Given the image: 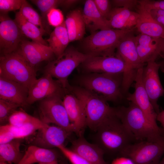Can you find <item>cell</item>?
I'll return each instance as SVG.
<instances>
[{"instance_id": "48", "label": "cell", "mask_w": 164, "mask_h": 164, "mask_svg": "<svg viewBox=\"0 0 164 164\" xmlns=\"http://www.w3.org/2000/svg\"><path fill=\"white\" fill-rule=\"evenodd\" d=\"M159 164H164V157L160 161Z\"/></svg>"}, {"instance_id": "8", "label": "cell", "mask_w": 164, "mask_h": 164, "mask_svg": "<svg viewBox=\"0 0 164 164\" xmlns=\"http://www.w3.org/2000/svg\"><path fill=\"white\" fill-rule=\"evenodd\" d=\"M91 56L74 47H68L59 56L48 62L44 67V74H49L56 78L66 88L69 84L67 80L69 76Z\"/></svg>"}, {"instance_id": "14", "label": "cell", "mask_w": 164, "mask_h": 164, "mask_svg": "<svg viewBox=\"0 0 164 164\" xmlns=\"http://www.w3.org/2000/svg\"><path fill=\"white\" fill-rule=\"evenodd\" d=\"M143 67L138 69L135 80V91L128 94L126 99L136 105L143 112L148 119L154 125L156 122L157 114L155 111L144 87L142 81Z\"/></svg>"}, {"instance_id": "46", "label": "cell", "mask_w": 164, "mask_h": 164, "mask_svg": "<svg viewBox=\"0 0 164 164\" xmlns=\"http://www.w3.org/2000/svg\"><path fill=\"white\" fill-rule=\"evenodd\" d=\"M79 1L78 0H63V2L61 5H63L65 7L70 6Z\"/></svg>"}, {"instance_id": "1", "label": "cell", "mask_w": 164, "mask_h": 164, "mask_svg": "<svg viewBox=\"0 0 164 164\" xmlns=\"http://www.w3.org/2000/svg\"><path fill=\"white\" fill-rule=\"evenodd\" d=\"M94 137L95 144L104 153L119 154L136 141L134 136L123 124L116 113L105 120L98 127Z\"/></svg>"}, {"instance_id": "32", "label": "cell", "mask_w": 164, "mask_h": 164, "mask_svg": "<svg viewBox=\"0 0 164 164\" xmlns=\"http://www.w3.org/2000/svg\"><path fill=\"white\" fill-rule=\"evenodd\" d=\"M19 12L27 21L46 32L44 29L41 16L26 1L24 0Z\"/></svg>"}, {"instance_id": "10", "label": "cell", "mask_w": 164, "mask_h": 164, "mask_svg": "<svg viewBox=\"0 0 164 164\" xmlns=\"http://www.w3.org/2000/svg\"><path fill=\"white\" fill-rule=\"evenodd\" d=\"M164 153V138L155 142L147 141L132 143L120 154L130 159L135 164H159Z\"/></svg>"}, {"instance_id": "23", "label": "cell", "mask_w": 164, "mask_h": 164, "mask_svg": "<svg viewBox=\"0 0 164 164\" xmlns=\"http://www.w3.org/2000/svg\"><path fill=\"white\" fill-rule=\"evenodd\" d=\"M82 13L86 28L91 33L112 29L109 20L100 13L93 0L85 2Z\"/></svg>"}, {"instance_id": "5", "label": "cell", "mask_w": 164, "mask_h": 164, "mask_svg": "<svg viewBox=\"0 0 164 164\" xmlns=\"http://www.w3.org/2000/svg\"><path fill=\"white\" fill-rule=\"evenodd\" d=\"M123 74L90 73L80 80L82 87L107 101L116 102L123 97Z\"/></svg>"}, {"instance_id": "16", "label": "cell", "mask_w": 164, "mask_h": 164, "mask_svg": "<svg viewBox=\"0 0 164 164\" xmlns=\"http://www.w3.org/2000/svg\"><path fill=\"white\" fill-rule=\"evenodd\" d=\"M71 133L57 125H49L38 130L31 141L32 145L51 149L64 145Z\"/></svg>"}, {"instance_id": "20", "label": "cell", "mask_w": 164, "mask_h": 164, "mask_svg": "<svg viewBox=\"0 0 164 164\" xmlns=\"http://www.w3.org/2000/svg\"><path fill=\"white\" fill-rule=\"evenodd\" d=\"M28 90L20 84L0 76V99L25 107L28 105Z\"/></svg>"}, {"instance_id": "50", "label": "cell", "mask_w": 164, "mask_h": 164, "mask_svg": "<svg viewBox=\"0 0 164 164\" xmlns=\"http://www.w3.org/2000/svg\"><path fill=\"white\" fill-rule=\"evenodd\" d=\"M61 164H68L66 163H65L64 162H62L61 163Z\"/></svg>"}, {"instance_id": "49", "label": "cell", "mask_w": 164, "mask_h": 164, "mask_svg": "<svg viewBox=\"0 0 164 164\" xmlns=\"http://www.w3.org/2000/svg\"><path fill=\"white\" fill-rule=\"evenodd\" d=\"M0 164H7V163L5 162L0 161Z\"/></svg>"}, {"instance_id": "24", "label": "cell", "mask_w": 164, "mask_h": 164, "mask_svg": "<svg viewBox=\"0 0 164 164\" xmlns=\"http://www.w3.org/2000/svg\"><path fill=\"white\" fill-rule=\"evenodd\" d=\"M139 14L137 12L122 7L112 9L108 20L112 29H131L135 27Z\"/></svg>"}, {"instance_id": "35", "label": "cell", "mask_w": 164, "mask_h": 164, "mask_svg": "<svg viewBox=\"0 0 164 164\" xmlns=\"http://www.w3.org/2000/svg\"><path fill=\"white\" fill-rule=\"evenodd\" d=\"M47 19L49 25L55 28L61 25L65 21L62 11L56 8L50 10L47 15Z\"/></svg>"}, {"instance_id": "30", "label": "cell", "mask_w": 164, "mask_h": 164, "mask_svg": "<svg viewBox=\"0 0 164 164\" xmlns=\"http://www.w3.org/2000/svg\"><path fill=\"white\" fill-rule=\"evenodd\" d=\"M42 121L29 123L19 126H14L9 124L3 125L12 134L15 139H22L31 135L39 129L48 126Z\"/></svg>"}, {"instance_id": "37", "label": "cell", "mask_w": 164, "mask_h": 164, "mask_svg": "<svg viewBox=\"0 0 164 164\" xmlns=\"http://www.w3.org/2000/svg\"><path fill=\"white\" fill-rule=\"evenodd\" d=\"M57 148L72 164H90L83 158L70 149L66 148L64 145L60 146Z\"/></svg>"}, {"instance_id": "6", "label": "cell", "mask_w": 164, "mask_h": 164, "mask_svg": "<svg viewBox=\"0 0 164 164\" xmlns=\"http://www.w3.org/2000/svg\"><path fill=\"white\" fill-rule=\"evenodd\" d=\"M35 67H32L16 51L0 57V76L15 81L28 89L37 78Z\"/></svg>"}, {"instance_id": "17", "label": "cell", "mask_w": 164, "mask_h": 164, "mask_svg": "<svg viewBox=\"0 0 164 164\" xmlns=\"http://www.w3.org/2000/svg\"><path fill=\"white\" fill-rule=\"evenodd\" d=\"M17 51L33 67L42 61L54 59L55 55L49 46L24 39Z\"/></svg>"}, {"instance_id": "39", "label": "cell", "mask_w": 164, "mask_h": 164, "mask_svg": "<svg viewBox=\"0 0 164 164\" xmlns=\"http://www.w3.org/2000/svg\"><path fill=\"white\" fill-rule=\"evenodd\" d=\"M139 3L149 11L155 9H160L164 10V0H139Z\"/></svg>"}, {"instance_id": "19", "label": "cell", "mask_w": 164, "mask_h": 164, "mask_svg": "<svg viewBox=\"0 0 164 164\" xmlns=\"http://www.w3.org/2000/svg\"><path fill=\"white\" fill-rule=\"evenodd\" d=\"M82 133L72 142L71 150L77 154L90 164H108L104 159V151L95 143H91L84 138Z\"/></svg>"}, {"instance_id": "28", "label": "cell", "mask_w": 164, "mask_h": 164, "mask_svg": "<svg viewBox=\"0 0 164 164\" xmlns=\"http://www.w3.org/2000/svg\"><path fill=\"white\" fill-rule=\"evenodd\" d=\"M14 20L24 36L33 42L49 46L46 40L43 37V34L46 32V31L27 21L19 12L16 13Z\"/></svg>"}, {"instance_id": "40", "label": "cell", "mask_w": 164, "mask_h": 164, "mask_svg": "<svg viewBox=\"0 0 164 164\" xmlns=\"http://www.w3.org/2000/svg\"><path fill=\"white\" fill-rule=\"evenodd\" d=\"M115 7L125 8L131 10L138 4V0H114L111 1Z\"/></svg>"}, {"instance_id": "27", "label": "cell", "mask_w": 164, "mask_h": 164, "mask_svg": "<svg viewBox=\"0 0 164 164\" xmlns=\"http://www.w3.org/2000/svg\"><path fill=\"white\" fill-rule=\"evenodd\" d=\"M46 40L56 58L64 52L70 42L65 21L61 25L55 28Z\"/></svg>"}, {"instance_id": "31", "label": "cell", "mask_w": 164, "mask_h": 164, "mask_svg": "<svg viewBox=\"0 0 164 164\" xmlns=\"http://www.w3.org/2000/svg\"><path fill=\"white\" fill-rule=\"evenodd\" d=\"M31 1L37 6L40 11L44 29L48 33L50 28L47 24L48 23L47 15L52 9L61 5L63 0H33Z\"/></svg>"}, {"instance_id": "33", "label": "cell", "mask_w": 164, "mask_h": 164, "mask_svg": "<svg viewBox=\"0 0 164 164\" xmlns=\"http://www.w3.org/2000/svg\"><path fill=\"white\" fill-rule=\"evenodd\" d=\"M42 121L40 119L29 115L23 110L17 109L10 115L8 120L9 124L14 126Z\"/></svg>"}, {"instance_id": "26", "label": "cell", "mask_w": 164, "mask_h": 164, "mask_svg": "<svg viewBox=\"0 0 164 164\" xmlns=\"http://www.w3.org/2000/svg\"><path fill=\"white\" fill-rule=\"evenodd\" d=\"M65 22L70 42L83 38L86 26L82 12L79 9L70 11L67 15Z\"/></svg>"}, {"instance_id": "9", "label": "cell", "mask_w": 164, "mask_h": 164, "mask_svg": "<svg viewBox=\"0 0 164 164\" xmlns=\"http://www.w3.org/2000/svg\"><path fill=\"white\" fill-rule=\"evenodd\" d=\"M63 99L61 96H54L39 101L40 119L46 124H54L69 132H74V125L70 122Z\"/></svg>"}, {"instance_id": "41", "label": "cell", "mask_w": 164, "mask_h": 164, "mask_svg": "<svg viewBox=\"0 0 164 164\" xmlns=\"http://www.w3.org/2000/svg\"><path fill=\"white\" fill-rule=\"evenodd\" d=\"M15 139L12 133L4 125L0 127V144L8 143Z\"/></svg>"}, {"instance_id": "34", "label": "cell", "mask_w": 164, "mask_h": 164, "mask_svg": "<svg viewBox=\"0 0 164 164\" xmlns=\"http://www.w3.org/2000/svg\"><path fill=\"white\" fill-rule=\"evenodd\" d=\"M20 105L9 101L0 99V122L3 124L8 122L10 115L19 107Z\"/></svg>"}, {"instance_id": "38", "label": "cell", "mask_w": 164, "mask_h": 164, "mask_svg": "<svg viewBox=\"0 0 164 164\" xmlns=\"http://www.w3.org/2000/svg\"><path fill=\"white\" fill-rule=\"evenodd\" d=\"M94 4L100 13L108 20L112 9L110 2L108 0H93Z\"/></svg>"}, {"instance_id": "2", "label": "cell", "mask_w": 164, "mask_h": 164, "mask_svg": "<svg viewBox=\"0 0 164 164\" xmlns=\"http://www.w3.org/2000/svg\"><path fill=\"white\" fill-rule=\"evenodd\" d=\"M117 114L136 141L155 142L164 138V129L153 125L133 103L130 102L128 107H117Z\"/></svg>"}, {"instance_id": "18", "label": "cell", "mask_w": 164, "mask_h": 164, "mask_svg": "<svg viewBox=\"0 0 164 164\" xmlns=\"http://www.w3.org/2000/svg\"><path fill=\"white\" fill-rule=\"evenodd\" d=\"M63 101L70 122L74 125V132L79 136L86 126L83 106L80 100L67 89Z\"/></svg>"}, {"instance_id": "47", "label": "cell", "mask_w": 164, "mask_h": 164, "mask_svg": "<svg viewBox=\"0 0 164 164\" xmlns=\"http://www.w3.org/2000/svg\"><path fill=\"white\" fill-rule=\"evenodd\" d=\"M37 164H59L58 161H56L42 163H38Z\"/></svg>"}, {"instance_id": "12", "label": "cell", "mask_w": 164, "mask_h": 164, "mask_svg": "<svg viewBox=\"0 0 164 164\" xmlns=\"http://www.w3.org/2000/svg\"><path fill=\"white\" fill-rule=\"evenodd\" d=\"M66 88L57 80H54L50 75L36 79L29 88L27 103L29 104L54 96L63 97Z\"/></svg>"}, {"instance_id": "13", "label": "cell", "mask_w": 164, "mask_h": 164, "mask_svg": "<svg viewBox=\"0 0 164 164\" xmlns=\"http://www.w3.org/2000/svg\"><path fill=\"white\" fill-rule=\"evenodd\" d=\"M161 64L155 61L147 63L143 67L142 81L144 88L155 111L158 114L160 111L157 103L159 98L164 94V88L161 83L159 70Z\"/></svg>"}, {"instance_id": "42", "label": "cell", "mask_w": 164, "mask_h": 164, "mask_svg": "<svg viewBox=\"0 0 164 164\" xmlns=\"http://www.w3.org/2000/svg\"><path fill=\"white\" fill-rule=\"evenodd\" d=\"M153 18L158 23L164 27V10L155 9L150 11Z\"/></svg>"}, {"instance_id": "29", "label": "cell", "mask_w": 164, "mask_h": 164, "mask_svg": "<svg viewBox=\"0 0 164 164\" xmlns=\"http://www.w3.org/2000/svg\"><path fill=\"white\" fill-rule=\"evenodd\" d=\"M21 139H16L0 144V161L7 164H19L24 154L20 150Z\"/></svg>"}, {"instance_id": "44", "label": "cell", "mask_w": 164, "mask_h": 164, "mask_svg": "<svg viewBox=\"0 0 164 164\" xmlns=\"http://www.w3.org/2000/svg\"><path fill=\"white\" fill-rule=\"evenodd\" d=\"M158 46L160 56L164 58V38L158 39Z\"/></svg>"}, {"instance_id": "4", "label": "cell", "mask_w": 164, "mask_h": 164, "mask_svg": "<svg viewBox=\"0 0 164 164\" xmlns=\"http://www.w3.org/2000/svg\"><path fill=\"white\" fill-rule=\"evenodd\" d=\"M135 28L110 29L92 32L82 41L83 53L91 56H115V50L119 42L126 35L133 32Z\"/></svg>"}, {"instance_id": "36", "label": "cell", "mask_w": 164, "mask_h": 164, "mask_svg": "<svg viewBox=\"0 0 164 164\" xmlns=\"http://www.w3.org/2000/svg\"><path fill=\"white\" fill-rule=\"evenodd\" d=\"M25 0H0V13L8 14L21 8Z\"/></svg>"}, {"instance_id": "22", "label": "cell", "mask_w": 164, "mask_h": 164, "mask_svg": "<svg viewBox=\"0 0 164 164\" xmlns=\"http://www.w3.org/2000/svg\"><path fill=\"white\" fill-rule=\"evenodd\" d=\"M134 40L138 54L143 63L155 61L160 56L158 39L140 33L135 36Z\"/></svg>"}, {"instance_id": "43", "label": "cell", "mask_w": 164, "mask_h": 164, "mask_svg": "<svg viewBox=\"0 0 164 164\" xmlns=\"http://www.w3.org/2000/svg\"><path fill=\"white\" fill-rule=\"evenodd\" d=\"M111 164H135L128 158L121 156L114 159Z\"/></svg>"}, {"instance_id": "11", "label": "cell", "mask_w": 164, "mask_h": 164, "mask_svg": "<svg viewBox=\"0 0 164 164\" xmlns=\"http://www.w3.org/2000/svg\"><path fill=\"white\" fill-rule=\"evenodd\" d=\"M24 36L14 19L8 14L0 13V56L16 51Z\"/></svg>"}, {"instance_id": "25", "label": "cell", "mask_w": 164, "mask_h": 164, "mask_svg": "<svg viewBox=\"0 0 164 164\" xmlns=\"http://www.w3.org/2000/svg\"><path fill=\"white\" fill-rule=\"evenodd\" d=\"M59 155L52 149H46L31 145L26 151L19 164H34L58 161Z\"/></svg>"}, {"instance_id": "15", "label": "cell", "mask_w": 164, "mask_h": 164, "mask_svg": "<svg viewBox=\"0 0 164 164\" xmlns=\"http://www.w3.org/2000/svg\"><path fill=\"white\" fill-rule=\"evenodd\" d=\"M81 64L90 73L123 74L125 68L123 60L115 56H91Z\"/></svg>"}, {"instance_id": "21", "label": "cell", "mask_w": 164, "mask_h": 164, "mask_svg": "<svg viewBox=\"0 0 164 164\" xmlns=\"http://www.w3.org/2000/svg\"><path fill=\"white\" fill-rule=\"evenodd\" d=\"M137 9L139 17L135 27L140 33L157 39L164 38V27L153 18L150 12L139 2Z\"/></svg>"}, {"instance_id": "7", "label": "cell", "mask_w": 164, "mask_h": 164, "mask_svg": "<svg viewBox=\"0 0 164 164\" xmlns=\"http://www.w3.org/2000/svg\"><path fill=\"white\" fill-rule=\"evenodd\" d=\"M133 32L124 36L119 43L115 56L123 60L125 66L123 73L121 90L123 93H128L135 79L138 69L144 67L137 51Z\"/></svg>"}, {"instance_id": "3", "label": "cell", "mask_w": 164, "mask_h": 164, "mask_svg": "<svg viewBox=\"0 0 164 164\" xmlns=\"http://www.w3.org/2000/svg\"><path fill=\"white\" fill-rule=\"evenodd\" d=\"M68 89L81 101L84 109L85 126L96 132L107 119L115 114L116 108L110 106L105 100L82 87L70 85Z\"/></svg>"}, {"instance_id": "45", "label": "cell", "mask_w": 164, "mask_h": 164, "mask_svg": "<svg viewBox=\"0 0 164 164\" xmlns=\"http://www.w3.org/2000/svg\"><path fill=\"white\" fill-rule=\"evenodd\" d=\"M156 120L161 123L164 129V110L160 111L157 114Z\"/></svg>"}]
</instances>
